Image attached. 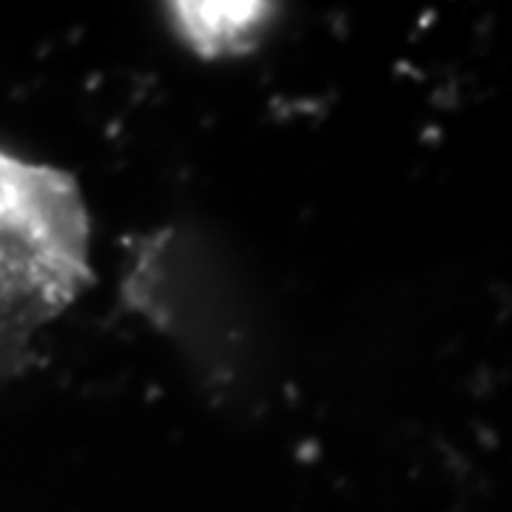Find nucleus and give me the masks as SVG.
Masks as SVG:
<instances>
[{"label": "nucleus", "instance_id": "1", "mask_svg": "<svg viewBox=\"0 0 512 512\" xmlns=\"http://www.w3.org/2000/svg\"><path fill=\"white\" fill-rule=\"evenodd\" d=\"M185 32L194 43H200L205 52L237 49L248 35L256 32V23L268 6L254 3H185L177 6Z\"/></svg>", "mask_w": 512, "mask_h": 512}]
</instances>
